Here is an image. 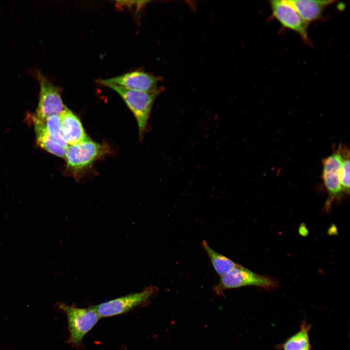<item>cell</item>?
Returning <instances> with one entry per match:
<instances>
[{"label": "cell", "instance_id": "6da1fadb", "mask_svg": "<svg viewBox=\"0 0 350 350\" xmlns=\"http://www.w3.org/2000/svg\"><path fill=\"white\" fill-rule=\"evenodd\" d=\"M107 87L117 92L134 114L138 123L140 136L145 132L154 101L161 90L154 92L127 89L113 84Z\"/></svg>", "mask_w": 350, "mask_h": 350}, {"label": "cell", "instance_id": "7a4b0ae2", "mask_svg": "<svg viewBox=\"0 0 350 350\" xmlns=\"http://www.w3.org/2000/svg\"><path fill=\"white\" fill-rule=\"evenodd\" d=\"M108 152V148L105 144L97 143L90 139L68 145L65 157L67 169L73 175H77Z\"/></svg>", "mask_w": 350, "mask_h": 350}, {"label": "cell", "instance_id": "3957f363", "mask_svg": "<svg viewBox=\"0 0 350 350\" xmlns=\"http://www.w3.org/2000/svg\"><path fill=\"white\" fill-rule=\"evenodd\" d=\"M275 279L257 274L237 263L229 272L220 277L214 290L217 293L228 289L247 286H254L266 290H271L278 286Z\"/></svg>", "mask_w": 350, "mask_h": 350}, {"label": "cell", "instance_id": "277c9868", "mask_svg": "<svg viewBox=\"0 0 350 350\" xmlns=\"http://www.w3.org/2000/svg\"><path fill=\"white\" fill-rule=\"evenodd\" d=\"M58 307L67 316L70 332L69 342L74 345L81 342L100 318L91 307L80 308L61 303L58 304Z\"/></svg>", "mask_w": 350, "mask_h": 350}, {"label": "cell", "instance_id": "5b68a950", "mask_svg": "<svg viewBox=\"0 0 350 350\" xmlns=\"http://www.w3.org/2000/svg\"><path fill=\"white\" fill-rule=\"evenodd\" d=\"M40 86L39 102L34 117L44 122L50 116L59 114L64 109L61 89L52 83L41 72L35 73Z\"/></svg>", "mask_w": 350, "mask_h": 350}, {"label": "cell", "instance_id": "8992f818", "mask_svg": "<svg viewBox=\"0 0 350 350\" xmlns=\"http://www.w3.org/2000/svg\"><path fill=\"white\" fill-rule=\"evenodd\" d=\"M157 292V288L150 285L140 292L123 296L91 307L100 318L115 316L146 302Z\"/></svg>", "mask_w": 350, "mask_h": 350}, {"label": "cell", "instance_id": "52a82bcc", "mask_svg": "<svg viewBox=\"0 0 350 350\" xmlns=\"http://www.w3.org/2000/svg\"><path fill=\"white\" fill-rule=\"evenodd\" d=\"M343 146L340 145L332 155L322 161V177L328 193L326 209L334 200L340 199L344 193L340 181V172L343 161Z\"/></svg>", "mask_w": 350, "mask_h": 350}, {"label": "cell", "instance_id": "ba28073f", "mask_svg": "<svg viewBox=\"0 0 350 350\" xmlns=\"http://www.w3.org/2000/svg\"><path fill=\"white\" fill-rule=\"evenodd\" d=\"M269 5L272 17L282 27L295 32L305 43L311 45L308 24L304 21L288 0H271Z\"/></svg>", "mask_w": 350, "mask_h": 350}, {"label": "cell", "instance_id": "9c48e42d", "mask_svg": "<svg viewBox=\"0 0 350 350\" xmlns=\"http://www.w3.org/2000/svg\"><path fill=\"white\" fill-rule=\"evenodd\" d=\"M159 78L142 70L132 71L111 78L101 79L102 85L113 84L122 88L146 92L161 90L158 88Z\"/></svg>", "mask_w": 350, "mask_h": 350}, {"label": "cell", "instance_id": "30bf717a", "mask_svg": "<svg viewBox=\"0 0 350 350\" xmlns=\"http://www.w3.org/2000/svg\"><path fill=\"white\" fill-rule=\"evenodd\" d=\"M59 117L63 137L68 145L89 139L79 118L67 106L59 114Z\"/></svg>", "mask_w": 350, "mask_h": 350}, {"label": "cell", "instance_id": "8fae6325", "mask_svg": "<svg viewBox=\"0 0 350 350\" xmlns=\"http://www.w3.org/2000/svg\"><path fill=\"white\" fill-rule=\"evenodd\" d=\"M288 1L308 25L322 19L326 8L335 2L332 0H288Z\"/></svg>", "mask_w": 350, "mask_h": 350}, {"label": "cell", "instance_id": "7c38bea8", "mask_svg": "<svg viewBox=\"0 0 350 350\" xmlns=\"http://www.w3.org/2000/svg\"><path fill=\"white\" fill-rule=\"evenodd\" d=\"M33 118L38 144L47 152L58 157L65 158L67 148L58 144L52 138L46 128L44 122Z\"/></svg>", "mask_w": 350, "mask_h": 350}, {"label": "cell", "instance_id": "4fadbf2b", "mask_svg": "<svg viewBox=\"0 0 350 350\" xmlns=\"http://www.w3.org/2000/svg\"><path fill=\"white\" fill-rule=\"evenodd\" d=\"M311 326L305 321L301 324L300 329L296 333L288 338L279 347L281 350H312L309 332Z\"/></svg>", "mask_w": 350, "mask_h": 350}, {"label": "cell", "instance_id": "5bb4252c", "mask_svg": "<svg viewBox=\"0 0 350 350\" xmlns=\"http://www.w3.org/2000/svg\"><path fill=\"white\" fill-rule=\"evenodd\" d=\"M201 245L209 258L213 269L220 277L227 273L237 264L231 259L214 250L206 241H202Z\"/></svg>", "mask_w": 350, "mask_h": 350}, {"label": "cell", "instance_id": "9a60e30c", "mask_svg": "<svg viewBox=\"0 0 350 350\" xmlns=\"http://www.w3.org/2000/svg\"><path fill=\"white\" fill-rule=\"evenodd\" d=\"M46 128L52 138L58 144L67 148L65 141L60 121L59 114H55L48 117L44 121Z\"/></svg>", "mask_w": 350, "mask_h": 350}, {"label": "cell", "instance_id": "2e32d148", "mask_svg": "<svg viewBox=\"0 0 350 350\" xmlns=\"http://www.w3.org/2000/svg\"><path fill=\"white\" fill-rule=\"evenodd\" d=\"M343 161L340 172V181L344 193L350 192V152L346 146H343Z\"/></svg>", "mask_w": 350, "mask_h": 350}, {"label": "cell", "instance_id": "e0dca14e", "mask_svg": "<svg viewBox=\"0 0 350 350\" xmlns=\"http://www.w3.org/2000/svg\"></svg>", "mask_w": 350, "mask_h": 350}]
</instances>
